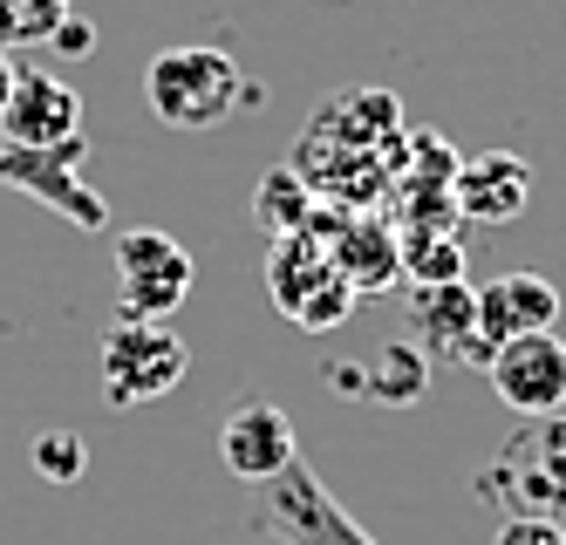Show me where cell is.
Masks as SVG:
<instances>
[{
  "mask_svg": "<svg viewBox=\"0 0 566 545\" xmlns=\"http://www.w3.org/2000/svg\"><path fill=\"white\" fill-rule=\"evenodd\" d=\"M478 497L499 518H553L566 525V409L525 416L478 471Z\"/></svg>",
  "mask_w": 566,
  "mask_h": 545,
  "instance_id": "obj_1",
  "label": "cell"
},
{
  "mask_svg": "<svg viewBox=\"0 0 566 545\" xmlns=\"http://www.w3.org/2000/svg\"><path fill=\"white\" fill-rule=\"evenodd\" d=\"M239 62L226 49H157L144 69V103L165 130H219L239 116Z\"/></svg>",
  "mask_w": 566,
  "mask_h": 545,
  "instance_id": "obj_2",
  "label": "cell"
},
{
  "mask_svg": "<svg viewBox=\"0 0 566 545\" xmlns=\"http://www.w3.org/2000/svg\"><path fill=\"white\" fill-rule=\"evenodd\" d=\"M266 293H273V307L287 314L301 334H328L355 314L361 293L335 273L328 260V245H321L314 232H287V239H273V260H266Z\"/></svg>",
  "mask_w": 566,
  "mask_h": 545,
  "instance_id": "obj_3",
  "label": "cell"
},
{
  "mask_svg": "<svg viewBox=\"0 0 566 545\" xmlns=\"http://www.w3.org/2000/svg\"><path fill=\"white\" fill-rule=\"evenodd\" d=\"M253 525L280 545H376L342 512V497L307 471V457H294L280 478L253 484Z\"/></svg>",
  "mask_w": 566,
  "mask_h": 545,
  "instance_id": "obj_4",
  "label": "cell"
},
{
  "mask_svg": "<svg viewBox=\"0 0 566 545\" xmlns=\"http://www.w3.org/2000/svg\"><path fill=\"white\" fill-rule=\"evenodd\" d=\"M185 342L165 327V321H124L103 334V402L109 409H137V402H157L185 382Z\"/></svg>",
  "mask_w": 566,
  "mask_h": 545,
  "instance_id": "obj_5",
  "label": "cell"
},
{
  "mask_svg": "<svg viewBox=\"0 0 566 545\" xmlns=\"http://www.w3.org/2000/svg\"><path fill=\"white\" fill-rule=\"evenodd\" d=\"M191 280L198 266L171 232H157V226L116 232V314L124 321H171L185 307Z\"/></svg>",
  "mask_w": 566,
  "mask_h": 545,
  "instance_id": "obj_6",
  "label": "cell"
},
{
  "mask_svg": "<svg viewBox=\"0 0 566 545\" xmlns=\"http://www.w3.org/2000/svg\"><path fill=\"white\" fill-rule=\"evenodd\" d=\"M83 157H90V144H83V137H75V144H55V150L0 144V185H14V191H28V198L55 205L69 226L103 232V226H109V205L83 185Z\"/></svg>",
  "mask_w": 566,
  "mask_h": 545,
  "instance_id": "obj_7",
  "label": "cell"
},
{
  "mask_svg": "<svg viewBox=\"0 0 566 545\" xmlns=\"http://www.w3.org/2000/svg\"><path fill=\"white\" fill-rule=\"evenodd\" d=\"M301 232H314L321 245H328L335 273H342L355 293H396V286H402V239L389 232V219L314 205V219H307Z\"/></svg>",
  "mask_w": 566,
  "mask_h": 545,
  "instance_id": "obj_8",
  "label": "cell"
},
{
  "mask_svg": "<svg viewBox=\"0 0 566 545\" xmlns=\"http://www.w3.org/2000/svg\"><path fill=\"white\" fill-rule=\"evenodd\" d=\"M484 375H492V396L512 416H553V409H566V342H559L553 327L499 342L492 361H484Z\"/></svg>",
  "mask_w": 566,
  "mask_h": 545,
  "instance_id": "obj_9",
  "label": "cell"
},
{
  "mask_svg": "<svg viewBox=\"0 0 566 545\" xmlns=\"http://www.w3.org/2000/svg\"><path fill=\"white\" fill-rule=\"evenodd\" d=\"M0 137L21 150H55L83 137V96L49 69H14V96L0 109Z\"/></svg>",
  "mask_w": 566,
  "mask_h": 545,
  "instance_id": "obj_10",
  "label": "cell"
},
{
  "mask_svg": "<svg viewBox=\"0 0 566 545\" xmlns=\"http://www.w3.org/2000/svg\"><path fill=\"white\" fill-rule=\"evenodd\" d=\"M219 457H226V471L239 484H266L280 478L301 457V437H294V416L280 409V402H239L226 423H219Z\"/></svg>",
  "mask_w": 566,
  "mask_h": 545,
  "instance_id": "obj_11",
  "label": "cell"
},
{
  "mask_svg": "<svg viewBox=\"0 0 566 545\" xmlns=\"http://www.w3.org/2000/svg\"><path fill=\"white\" fill-rule=\"evenodd\" d=\"M471 321H478V342L499 348L512 334H539V327H559V286L546 273H499L471 286Z\"/></svg>",
  "mask_w": 566,
  "mask_h": 545,
  "instance_id": "obj_12",
  "label": "cell"
},
{
  "mask_svg": "<svg viewBox=\"0 0 566 545\" xmlns=\"http://www.w3.org/2000/svg\"><path fill=\"white\" fill-rule=\"evenodd\" d=\"M451 205L471 212L478 226H505V219H518L525 205H533V164L512 157V150H484V157L458 164Z\"/></svg>",
  "mask_w": 566,
  "mask_h": 545,
  "instance_id": "obj_13",
  "label": "cell"
},
{
  "mask_svg": "<svg viewBox=\"0 0 566 545\" xmlns=\"http://www.w3.org/2000/svg\"><path fill=\"white\" fill-rule=\"evenodd\" d=\"M328 382L348 389V396H369V402H382V409H410V402H423V389H430V361H423L417 342H382V348L369 355V368H328Z\"/></svg>",
  "mask_w": 566,
  "mask_h": 545,
  "instance_id": "obj_14",
  "label": "cell"
},
{
  "mask_svg": "<svg viewBox=\"0 0 566 545\" xmlns=\"http://www.w3.org/2000/svg\"><path fill=\"white\" fill-rule=\"evenodd\" d=\"M410 307H417V327H423V348H437V355H464L471 368L492 361V348L478 342V321H471V286H464V280L417 286V293H410Z\"/></svg>",
  "mask_w": 566,
  "mask_h": 545,
  "instance_id": "obj_15",
  "label": "cell"
},
{
  "mask_svg": "<svg viewBox=\"0 0 566 545\" xmlns=\"http://www.w3.org/2000/svg\"><path fill=\"white\" fill-rule=\"evenodd\" d=\"M314 191H307V178L294 171V164H280V171L260 185V198H253V212H260V226L273 232V239H287V232H301L307 219H314Z\"/></svg>",
  "mask_w": 566,
  "mask_h": 545,
  "instance_id": "obj_16",
  "label": "cell"
},
{
  "mask_svg": "<svg viewBox=\"0 0 566 545\" xmlns=\"http://www.w3.org/2000/svg\"><path fill=\"white\" fill-rule=\"evenodd\" d=\"M75 14V0H0V49H49V34Z\"/></svg>",
  "mask_w": 566,
  "mask_h": 545,
  "instance_id": "obj_17",
  "label": "cell"
},
{
  "mask_svg": "<svg viewBox=\"0 0 566 545\" xmlns=\"http://www.w3.org/2000/svg\"><path fill=\"white\" fill-rule=\"evenodd\" d=\"M34 471H42L49 484H75V478L90 471L83 437H69V430H42V437H34Z\"/></svg>",
  "mask_w": 566,
  "mask_h": 545,
  "instance_id": "obj_18",
  "label": "cell"
},
{
  "mask_svg": "<svg viewBox=\"0 0 566 545\" xmlns=\"http://www.w3.org/2000/svg\"><path fill=\"white\" fill-rule=\"evenodd\" d=\"M492 545H566V525H553V518H499Z\"/></svg>",
  "mask_w": 566,
  "mask_h": 545,
  "instance_id": "obj_19",
  "label": "cell"
},
{
  "mask_svg": "<svg viewBox=\"0 0 566 545\" xmlns=\"http://www.w3.org/2000/svg\"><path fill=\"white\" fill-rule=\"evenodd\" d=\"M49 49H55V55H90V49H96V28H90L83 14H69V21L49 34Z\"/></svg>",
  "mask_w": 566,
  "mask_h": 545,
  "instance_id": "obj_20",
  "label": "cell"
},
{
  "mask_svg": "<svg viewBox=\"0 0 566 545\" xmlns=\"http://www.w3.org/2000/svg\"><path fill=\"white\" fill-rule=\"evenodd\" d=\"M8 96H14V55L0 49V109H8Z\"/></svg>",
  "mask_w": 566,
  "mask_h": 545,
  "instance_id": "obj_21",
  "label": "cell"
}]
</instances>
